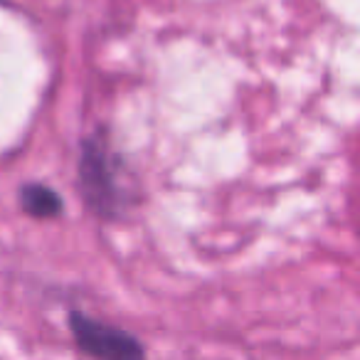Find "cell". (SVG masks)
Segmentation results:
<instances>
[{"label": "cell", "mask_w": 360, "mask_h": 360, "mask_svg": "<svg viewBox=\"0 0 360 360\" xmlns=\"http://www.w3.org/2000/svg\"><path fill=\"white\" fill-rule=\"evenodd\" d=\"M116 160L104 136L94 134L84 139L79 158V188L86 205L99 217H116L124 205V193L116 180Z\"/></svg>", "instance_id": "obj_1"}, {"label": "cell", "mask_w": 360, "mask_h": 360, "mask_svg": "<svg viewBox=\"0 0 360 360\" xmlns=\"http://www.w3.org/2000/svg\"><path fill=\"white\" fill-rule=\"evenodd\" d=\"M70 328L77 345L91 358L104 360H136L143 358V345L134 335L124 333L119 328H111L79 311H70Z\"/></svg>", "instance_id": "obj_2"}, {"label": "cell", "mask_w": 360, "mask_h": 360, "mask_svg": "<svg viewBox=\"0 0 360 360\" xmlns=\"http://www.w3.org/2000/svg\"><path fill=\"white\" fill-rule=\"evenodd\" d=\"M20 207L35 220H52V217H60L65 210L62 198L42 183H25L20 188Z\"/></svg>", "instance_id": "obj_3"}]
</instances>
